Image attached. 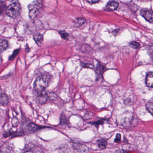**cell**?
I'll return each mask as SVG.
<instances>
[{
    "instance_id": "1",
    "label": "cell",
    "mask_w": 153,
    "mask_h": 153,
    "mask_svg": "<svg viewBox=\"0 0 153 153\" xmlns=\"http://www.w3.org/2000/svg\"><path fill=\"white\" fill-rule=\"evenodd\" d=\"M51 81V76L48 74H42L36 78L34 86L38 92L44 91L49 85Z\"/></svg>"
},
{
    "instance_id": "2",
    "label": "cell",
    "mask_w": 153,
    "mask_h": 153,
    "mask_svg": "<svg viewBox=\"0 0 153 153\" xmlns=\"http://www.w3.org/2000/svg\"><path fill=\"white\" fill-rule=\"evenodd\" d=\"M42 8L41 0H35L29 5V13L30 19H34L39 15Z\"/></svg>"
},
{
    "instance_id": "3",
    "label": "cell",
    "mask_w": 153,
    "mask_h": 153,
    "mask_svg": "<svg viewBox=\"0 0 153 153\" xmlns=\"http://www.w3.org/2000/svg\"><path fill=\"white\" fill-rule=\"evenodd\" d=\"M21 11V6L18 2H13L6 9V15L10 18H15L19 16Z\"/></svg>"
},
{
    "instance_id": "4",
    "label": "cell",
    "mask_w": 153,
    "mask_h": 153,
    "mask_svg": "<svg viewBox=\"0 0 153 153\" xmlns=\"http://www.w3.org/2000/svg\"><path fill=\"white\" fill-rule=\"evenodd\" d=\"M141 15L146 20L150 22H153V11L148 9H143L140 11Z\"/></svg>"
},
{
    "instance_id": "5",
    "label": "cell",
    "mask_w": 153,
    "mask_h": 153,
    "mask_svg": "<svg viewBox=\"0 0 153 153\" xmlns=\"http://www.w3.org/2000/svg\"><path fill=\"white\" fill-rule=\"evenodd\" d=\"M49 94L42 92L37 98V101L39 104H44L47 103L50 101Z\"/></svg>"
},
{
    "instance_id": "6",
    "label": "cell",
    "mask_w": 153,
    "mask_h": 153,
    "mask_svg": "<svg viewBox=\"0 0 153 153\" xmlns=\"http://www.w3.org/2000/svg\"><path fill=\"white\" fill-rule=\"evenodd\" d=\"M74 147L76 149V151L79 152L86 153L88 152V149L85 146L80 143H74L73 144Z\"/></svg>"
},
{
    "instance_id": "7",
    "label": "cell",
    "mask_w": 153,
    "mask_h": 153,
    "mask_svg": "<svg viewBox=\"0 0 153 153\" xmlns=\"http://www.w3.org/2000/svg\"><path fill=\"white\" fill-rule=\"evenodd\" d=\"M119 6L118 3L117 2L111 1L108 3V4L106 5L105 10L106 11H114L117 9Z\"/></svg>"
},
{
    "instance_id": "8",
    "label": "cell",
    "mask_w": 153,
    "mask_h": 153,
    "mask_svg": "<svg viewBox=\"0 0 153 153\" xmlns=\"http://www.w3.org/2000/svg\"><path fill=\"white\" fill-rule=\"evenodd\" d=\"M9 102V98L5 94L2 93L0 94V104L2 106H6Z\"/></svg>"
},
{
    "instance_id": "9",
    "label": "cell",
    "mask_w": 153,
    "mask_h": 153,
    "mask_svg": "<svg viewBox=\"0 0 153 153\" xmlns=\"http://www.w3.org/2000/svg\"><path fill=\"white\" fill-rule=\"evenodd\" d=\"M33 37H34V40L37 45L39 46H40L44 41V38H43V36L40 33H36L34 35Z\"/></svg>"
},
{
    "instance_id": "10",
    "label": "cell",
    "mask_w": 153,
    "mask_h": 153,
    "mask_svg": "<svg viewBox=\"0 0 153 153\" xmlns=\"http://www.w3.org/2000/svg\"><path fill=\"white\" fill-rule=\"evenodd\" d=\"M146 83L148 87H153V72H150L147 74Z\"/></svg>"
},
{
    "instance_id": "11",
    "label": "cell",
    "mask_w": 153,
    "mask_h": 153,
    "mask_svg": "<svg viewBox=\"0 0 153 153\" xmlns=\"http://www.w3.org/2000/svg\"><path fill=\"white\" fill-rule=\"evenodd\" d=\"M134 123V120L133 119L126 118L122 120L121 121V125L124 127L128 128L130 126H132Z\"/></svg>"
},
{
    "instance_id": "12",
    "label": "cell",
    "mask_w": 153,
    "mask_h": 153,
    "mask_svg": "<svg viewBox=\"0 0 153 153\" xmlns=\"http://www.w3.org/2000/svg\"><path fill=\"white\" fill-rule=\"evenodd\" d=\"M40 127L39 126L37 125L34 124V123H30L27 126V131L29 132H35L37 131L39 129H40Z\"/></svg>"
},
{
    "instance_id": "13",
    "label": "cell",
    "mask_w": 153,
    "mask_h": 153,
    "mask_svg": "<svg viewBox=\"0 0 153 153\" xmlns=\"http://www.w3.org/2000/svg\"><path fill=\"white\" fill-rule=\"evenodd\" d=\"M104 69H105V67L102 65L100 63H98L97 66L95 68V73L96 74H98V76H101L103 73Z\"/></svg>"
},
{
    "instance_id": "14",
    "label": "cell",
    "mask_w": 153,
    "mask_h": 153,
    "mask_svg": "<svg viewBox=\"0 0 153 153\" xmlns=\"http://www.w3.org/2000/svg\"><path fill=\"white\" fill-rule=\"evenodd\" d=\"M8 46V41L5 39L0 40V52H3L7 48Z\"/></svg>"
},
{
    "instance_id": "15",
    "label": "cell",
    "mask_w": 153,
    "mask_h": 153,
    "mask_svg": "<svg viewBox=\"0 0 153 153\" xmlns=\"http://www.w3.org/2000/svg\"><path fill=\"white\" fill-rule=\"evenodd\" d=\"M85 22V20L84 18H77L74 21V25L76 27H79L84 24Z\"/></svg>"
},
{
    "instance_id": "16",
    "label": "cell",
    "mask_w": 153,
    "mask_h": 153,
    "mask_svg": "<svg viewBox=\"0 0 153 153\" xmlns=\"http://www.w3.org/2000/svg\"><path fill=\"white\" fill-rule=\"evenodd\" d=\"M146 107L148 111L153 115V101L147 102L146 104Z\"/></svg>"
},
{
    "instance_id": "17",
    "label": "cell",
    "mask_w": 153,
    "mask_h": 153,
    "mask_svg": "<svg viewBox=\"0 0 153 153\" xmlns=\"http://www.w3.org/2000/svg\"><path fill=\"white\" fill-rule=\"evenodd\" d=\"M59 34L62 38L63 39L65 40H67L69 39V36L66 31H64V30H61V31H59Z\"/></svg>"
},
{
    "instance_id": "18",
    "label": "cell",
    "mask_w": 153,
    "mask_h": 153,
    "mask_svg": "<svg viewBox=\"0 0 153 153\" xmlns=\"http://www.w3.org/2000/svg\"><path fill=\"white\" fill-rule=\"evenodd\" d=\"M19 120L16 117H13L12 119V125H13V127H17L19 125Z\"/></svg>"
},
{
    "instance_id": "19",
    "label": "cell",
    "mask_w": 153,
    "mask_h": 153,
    "mask_svg": "<svg viewBox=\"0 0 153 153\" xmlns=\"http://www.w3.org/2000/svg\"><path fill=\"white\" fill-rule=\"evenodd\" d=\"M130 46L134 49H137L140 47V44L135 41H133L130 44Z\"/></svg>"
},
{
    "instance_id": "20",
    "label": "cell",
    "mask_w": 153,
    "mask_h": 153,
    "mask_svg": "<svg viewBox=\"0 0 153 153\" xmlns=\"http://www.w3.org/2000/svg\"><path fill=\"white\" fill-rule=\"evenodd\" d=\"M91 48L88 45H83L81 48V50L83 51V52H90L91 51Z\"/></svg>"
},
{
    "instance_id": "21",
    "label": "cell",
    "mask_w": 153,
    "mask_h": 153,
    "mask_svg": "<svg viewBox=\"0 0 153 153\" xmlns=\"http://www.w3.org/2000/svg\"><path fill=\"white\" fill-rule=\"evenodd\" d=\"M66 122H67V120L65 116L63 115H61V118H60V125H64L66 124Z\"/></svg>"
},
{
    "instance_id": "22",
    "label": "cell",
    "mask_w": 153,
    "mask_h": 153,
    "mask_svg": "<svg viewBox=\"0 0 153 153\" xmlns=\"http://www.w3.org/2000/svg\"><path fill=\"white\" fill-rule=\"evenodd\" d=\"M49 96L50 100H55L57 99V95L53 92L49 93Z\"/></svg>"
},
{
    "instance_id": "23",
    "label": "cell",
    "mask_w": 153,
    "mask_h": 153,
    "mask_svg": "<svg viewBox=\"0 0 153 153\" xmlns=\"http://www.w3.org/2000/svg\"><path fill=\"white\" fill-rule=\"evenodd\" d=\"M94 114L91 112H87L84 117V119L85 120H86L90 119L92 118L93 117Z\"/></svg>"
},
{
    "instance_id": "24",
    "label": "cell",
    "mask_w": 153,
    "mask_h": 153,
    "mask_svg": "<svg viewBox=\"0 0 153 153\" xmlns=\"http://www.w3.org/2000/svg\"><path fill=\"white\" fill-rule=\"evenodd\" d=\"M19 50H18V49H17V50H15V51H13V54L10 57V60H13V59L15 58L16 55H17V54L19 53Z\"/></svg>"
},
{
    "instance_id": "25",
    "label": "cell",
    "mask_w": 153,
    "mask_h": 153,
    "mask_svg": "<svg viewBox=\"0 0 153 153\" xmlns=\"http://www.w3.org/2000/svg\"><path fill=\"white\" fill-rule=\"evenodd\" d=\"M120 140H121V135H120V134H117L116 138L115 139V142L116 143H119L120 142Z\"/></svg>"
},
{
    "instance_id": "26",
    "label": "cell",
    "mask_w": 153,
    "mask_h": 153,
    "mask_svg": "<svg viewBox=\"0 0 153 153\" xmlns=\"http://www.w3.org/2000/svg\"><path fill=\"white\" fill-rule=\"evenodd\" d=\"M98 143L99 144L104 145L106 146L107 144V142L106 140L104 139H100L98 141Z\"/></svg>"
},
{
    "instance_id": "27",
    "label": "cell",
    "mask_w": 153,
    "mask_h": 153,
    "mask_svg": "<svg viewBox=\"0 0 153 153\" xmlns=\"http://www.w3.org/2000/svg\"><path fill=\"white\" fill-rule=\"evenodd\" d=\"M33 153H43L42 150L39 148H36L33 150Z\"/></svg>"
},
{
    "instance_id": "28",
    "label": "cell",
    "mask_w": 153,
    "mask_h": 153,
    "mask_svg": "<svg viewBox=\"0 0 153 153\" xmlns=\"http://www.w3.org/2000/svg\"><path fill=\"white\" fill-rule=\"evenodd\" d=\"M83 66L84 67H88V68H90L91 69H94L93 65H91L89 64H83Z\"/></svg>"
},
{
    "instance_id": "29",
    "label": "cell",
    "mask_w": 153,
    "mask_h": 153,
    "mask_svg": "<svg viewBox=\"0 0 153 153\" xmlns=\"http://www.w3.org/2000/svg\"><path fill=\"white\" fill-rule=\"evenodd\" d=\"M87 1L90 4H94L98 2L100 0H87Z\"/></svg>"
},
{
    "instance_id": "30",
    "label": "cell",
    "mask_w": 153,
    "mask_h": 153,
    "mask_svg": "<svg viewBox=\"0 0 153 153\" xmlns=\"http://www.w3.org/2000/svg\"><path fill=\"white\" fill-rule=\"evenodd\" d=\"M103 123V122L102 121H98L97 122H94V123H92L93 125H95V126H99L100 125H101Z\"/></svg>"
},
{
    "instance_id": "31",
    "label": "cell",
    "mask_w": 153,
    "mask_h": 153,
    "mask_svg": "<svg viewBox=\"0 0 153 153\" xmlns=\"http://www.w3.org/2000/svg\"><path fill=\"white\" fill-rule=\"evenodd\" d=\"M99 147L101 150H104L106 148V146L104 145L99 144Z\"/></svg>"
},
{
    "instance_id": "32",
    "label": "cell",
    "mask_w": 153,
    "mask_h": 153,
    "mask_svg": "<svg viewBox=\"0 0 153 153\" xmlns=\"http://www.w3.org/2000/svg\"><path fill=\"white\" fill-rule=\"evenodd\" d=\"M115 153H128L126 152V151H124V150H117L116 151Z\"/></svg>"
},
{
    "instance_id": "33",
    "label": "cell",
    "mask_w": 153,
    "mask_h": 153,
    "mask_svg": "<svg viewBox=\"0 0 153 153\" xmlns=\"http://www.w3.org/2000/svg\"><path fill=\"white\" fill-rule=\"evenodd\" d=\"M11 1L14 2H17V1L18 0H10Z\"/></svg>"
}]
</instances>
